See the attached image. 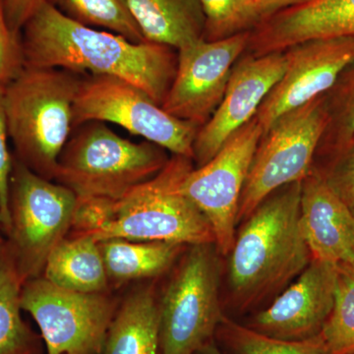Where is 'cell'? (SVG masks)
<instances>
[{
	"label": "cell",
	"instance_id": "83f0119b",
	"mask_svg": "<svg viewBox=\"0 0 354 354\" xmlns=\"http://www.w3.org/2000/svg\"><path fill=\"white\" fill-rule=\"evenodd\" d=\"M23 68L21 34L11 31L6 19V0H0V86L6 87Z\"/></svg>",
	"mask_w": 354,
	"mask_h": 354
},
{
	"label": "cell",
	"instance_id": "3957f363",
	"mask_svg": "<svg viewBox=\"0 0 354 354\" xmlns=\"http://www.w3.org/2000/svg\"><path fill=\"white\" fill-rule=\"evenodd\" d=\"M301 189L297 181L274 191L235 236L228 279L243 308L285 288L312 259L300 220Z\"/></svg>",
	"mask_w": 354,
	"mask_h": 354
},
{
	"label": "cell",
	"instance_id": "7402d4cb",
	"mask_svg": "<svg viewBox=\"0 0 354 354\" xmlns=\"http://www.w3.org/2000/svg\"><path fill=\"white\" fill-rule=\"evenodd\" d=\"M22 286L8 244L0 241V354H38V337L21 315Z\"/></svg>",
	"mask_w": 354,
	"mask_h": 354
},
{
	"label": "cell",
	"instance_id": "603a6c76",
	"mask_svg": "<svg viewBox=\"0 0 354 354\" xmlns=\"http://www.w3.org/2000/svg\"><path fill=\"white\" fill-rule=\"evenodd\" d=\"M216 334L230 354H330L322 333L302 341H286L223 316Z\"/></svg>",
	"mask_w": 354,
	"mask_h": 354
},
{
	"label": "cell",
	"instance_id": "e0dca14e",
	"mask_svg": "<svg viewBox=\"0 0 354 354\" xmlns=\"http://www.w3.org/2000/svg\"><path fill=\"white\" fill-rule=\"evenodd\" d=\"M354 37V0H309L268 16L251 37L260 55L311 39Z\"/></svg>",
	"mask_w": 354,
	"mask_h": 354
},
{
	"label": "cell",
	"instance_id": "4dcf8cb0",
	"mask_svg": "<svg viewBox=\"0 0 354 354\" xmlns=\"http://www.w3.org/2000/svg\"><path fill=\"white\" fill-rule=\"evenodd\" d=\"M323 176L333 189L354 181V139L344 152L337 156L330 171Z\"/></svg>",
	"mask_w": 354,
	"mask_h": 354
},
{
	"label": "cell",
	"instance_id": "f546056e",
	"mask_svg": "<svg viewBox=\"0 0 354 354\" xmlns=\"http://www.w3.org/2000/svg\"><path fill=\"white\" fill-rule=\"evenodd\" d=\"M44 2L50 0H6V19L11 31L21 34L27 21Z\"/></svg>",
	"mask_w": 354,
	"mask_h": 354
},
{
	"label": "cell",
	"instance_id": "9a60e30c",
	"mask_svg": "<svg viewBox=\"0 0 354 354\" xmlns=\"http://www.w3.org/2000/svg\"><path fill=\"white\" fill-rule=\"evenodd\" d=\"M339 265L311 259L295 283L254 317L251 329L286 341L321 334L334 308Z\"/></svg>",
	"mask_w": 354,
	"mask_h": 354
},
{
	"label": "cell",
	"instance_id": "8d00e7d4",
	"mask_svg": "<svg viewBox=\"0 0 354 354\" xmlns=\"http://www.w3.org/2000/svg\"></svg>",
	"mask_w": 354,
	"mask_h": 354
},
{
	"label": "cell",
	"instance_id": "f1b7e54d",
	"mask_svg": "<svg viewBox=\"0 0 354 354\" xmlns=\"http://www.w3.org/2000/svg\"><path fill=\"white\" fill-rule=\"evenodd\" d=\"M3 91V86H0V225L7 234L10 228L9 185L13 167V158L11 157L7 145L9 135L4 109Z\"/></svg>",
	"mask_w": 354,
	"mask_h": 354
},
{
	"label": "cell",
	"instance_id": "52a82bcc",
	"mask_svg": "<svg viewBox=\"0 0 354 354\" xmlns=\"http://www.w3.org/2000/svg\"><path fill=\"white\" fill-rule=\"evenodd\" d=\"M215 243L191 245L158 304L162 354H197L223 320Z\"/></svg>",
	"mask_w": 354,
	"mask_h": 354
},
{
	"label": "cell",
	"instance_id": "6da1fadb",
	"mask_svg": "<svg viewBox=\"0 0 354 354\" xmlns=\"http://www.w3.org/2000/svg\"><path fill=\"white\" fill-rule=\"evenodd\" d=\"M24 67L59 68L79 74L118 77L162 106L177 66L171 48L135 44L70 19L44 2L21 31Z\"/></svg>",
	"mask_w": 354,
	"mask_h": 354
},
{
	"label": "cell",
	"instance_id": "7a4b0ae2",
	"mask_svg": "<svg viewBox=\"0 0 354 354\" xmlns=\"http://www.w3.org/2000/svg\"><path fill=\"white\" fill-rule=\"evenodd\" d=\"M192 158L174 155L145 183L118 200L78 197L72 227L97 242L111 239L180 245L215 243L204 214L183 194Z\"/></svg>",
	"mask_w": 354,
	"mask_h": 354
},
{
	"label": "cell",
	"instance_id": "d4e9b609",
	"mask_svg": "<svg viewBox=\"0 0 354 354\" xmlns=\"http://www.w3.org/2000/svg\"><path fill=\"white\" fill-rule=\"evenodd\" d=\"M205 15L204 39L218 41L260 24L262 14L254 0H199Z\"/></svg>",
	"mask_w": 354,
	"mask_h": 354
},
{
	"label": "cell",
	"instance_id": "8992f818",
	"mask_svg": "<svg viewBox=\"0 0 354 354\" xmlns=\"http://www.w3.org/2000/svg\"><path fill=\"white\" fill-rule=\"evenodd\" d=\"M78 197L13 158L9 185V249L23 283L39 278L51 251L73 223Z\"/></svg>",
	"mask_w": 354,
	"mask_h": 354
},
{
	"label": "cell",
	"instance_id": "44dd1931",
	"mask_svg": "<svg viewBox=\"0 0 354 354\" xmlns=\"http://www.w3.org/2000/svg\"><path fill=\"white\" fill-rule=\"evenodd\" d=\"M109 279L118 283L152 278L167 271L183 245L111 239L99 242Z\"/></svg>",
	"mask_w": 354,
	"mask_h": 354
},
{
	"label": "cell",
	"instance_id": "484cf974",
	"mask_svg": "<svg viewBox=\"0 0 354 354\" xmlns=\"http://www.w3.org/2000/svg\"><path fill=\"white\" fill-rule=\"evenodd\" d=\"M339 269L334 308L322 335L330 354H354V278Z\"/></svg>",
	"mask_w": 354,
	"mask_h": 354
},
{
	"label": "cell",
	"instance_id": "d6a6232c",
	"mask_svg": "<svg viewBox=\"0 0 354 354\" xmlns=\"http://www.w3.org/2000/svg\"><path fill=\"white\" fill-rule=\"evenodd\" d=\"M337 194L341 197L342 201L346 205L351 213L354 216V181L344 184L334 189Z\"/></svg>",
	"mask_w": 354,
	"mask_h": 354
},
{
	"label": "cell",
	"instance_id": "cb8c5ba5",
	"mask_svg": "<svg viewBox=\"0 0 354 354\" xmlns=\"http://www.w3.org/2000/svg\"><path fill=\"white\" fill-rule=\"evenodd\" d=\"M60 12L88 27H100L135 44L145 43L127 0H50Z\"/></svg>",
	"mask_w": 354,
	"mask_h": 354
},
{
	"label": "cell",
	"instance_id": "4316f807",
	"mask_svg": "<svg viewBox=\"0 0 354 354\" xmlns=\"http://www.w3.org/2000/svg\"><path fill=\"white\" fill-rule=\"evenodd\" d=\"M326 97L329 122L324 135L330 134L337 156L354 139V62L339 75ZM323 135V136H324Z\"/></svg>",
	"mask_w": 354,
	"mask_h": 354
},
{
	"label": "cell",
	"instance_id": "5bb4252c",
	"mask_svg": "<svg viewBox=\"0 0 354 354\" xmlns=\"http://www.w3.org/2000/svg\"><path fill=\"white\" fill-rule=\"evenodd\" d=\"M286 68L283 51L247 57L234 67L220 104L200 128L193 144L192 158L197 167L209 162L237 130L255 118Z\"/></svg>",
	"mask_w": 354,
	"mask_h": 354
},
{
	"label": "cell",
	"instance_id": "ba28073f",
	"mask_svg": "<svg viewBox=\"0 0 354 354\" xmlns=\"http://www.w3.org/2000/svg\"><path fill=\"white\" fill-rule=\"evenodd\" d=\"M328 122L323 95L286 113L263 134L242 190L237 223L274 191L308 176Z\"/></svg>",
	"mask_w": 354,
	"mask_h": 354
},
{
	"label": "cell",
	"instance_id": "ffe728a7",
	"mask_svg": "<svg viewBox=\"0 0 354 354\" xmlns=\"http://www.w3.org/2000/svg\"><path fill=\"white\" fill-rule=\"evenodd\" d=\"M102 354H162L158 304L150 288L134 291L116 310Z\"/></svg>",
	"mask_w": 354,
	"mask_h": 354
},
{
	"label": "cell",
	"instance_id": "d6986e66",
	"mask_svg": "<svg viewBox=\"0 0 354 354\" xmlns=\"http://www.w3.org/2000/svg\"><path fill=\"white\" fill-rule=\"evenodd\" d=\"M44 278L53 285L83 293H104L108 274L99 242L88 234L62 239L51 251Z\"/></svg>",
	"mask_w": 354,
	"mask_h": 354
},
{
	"label": "cell",
	"instance_id": "2e32d148",
	"mask_svg": "<svg viewBox=\"0 0 354 354\" xmlns=\"http://www.w3.org/2000/svg\"><path fill=\"white\" fill-rule=\"evenodd\" d=\"M300 220L312 259L354 264V216L322 174L302 180Z\"/></svg>",
	"mask_w": 354,
	"mask_h": 354
},
{
	"label": "cell",
	"instance_id": "9c48e42d",
	"mask_svg": "<svg viewBox=\"0 0 354 354\" xmlns=\"http://www.w3.org/2000/svg\"><path fill=\"white\" fill-rule=\"evenodd\" d=\"M90 121L111 122L174 155L193 158L199 125L167 113L145 91L109 75L85 74L73 106V129Z\"/></svg>",
	"mask_w": 354,
	"mask_h": 354
},
{
	"label": "cell",
	"instance_id": "1f68e13d",
	"mask_svg": "<svg viewBox=\"0 0 354 354\" xmlns=\"http://www.w3.org/2000/svg\"><path fill=\"white\" fill-rule=\"evenodd\" d=\"M254 1L262 14L263 19L285 8V0H254Z\"/></svg>",
	"mask_w": 354,
	"mask_h": 354
},
{
	"label": "cell",
	"instance_id": "5b68a950",
	"mask_svg": "<svg viewBox=\"0 0 354 354\" xmlns=\"http://www.w3.org/2000/svg\"><path fill=\"white\" fill-rule=\"evenodd\" d=\"M151 142L133 143L101 121L74 128L58 158L55 178L77 197L118 200L155 176L167 162Z\"/></svg>",
	"mask_w": 354,
	"mask_h": 354
},
{
	"label": "cell",
	"instance_id": "836d02e7",
	"mask_svg": "<svg viewBox=\"0 0 354 354\" xmlns=\"http://www.w3.org/2000/svg\"><path fill=\"white\" fill-rule=\"evenodd\" d=\"M197 354H223L221 353L220 348H218V344L215 342V339H212L211 342H209L208 344H205L204 346L199 351H198Z\"/></svg>",
	"mask_w": 354,
	"mask_h": 354
},
{
	"label": "cell",
	"instance_id": "e575fe53",
	"mask_svg": "<svg viewBox=\"0 0 354 354\" xmlns=\"http://www.w3.org/2000/svg\"><path fill=\"white\" fill-rule=\"evenodd\" d=\"M307 1H309V0H285V8H288V7L290 6H297V4L304 3V2Z\"/></svg>",
	"mask_w": 354,
	"mask_h": 354
},
{
	"label": "cell",
	"instance_id": "30bf717a",
	"mask_svg": "<svg viewBox=\"0 0 354 354\" xmlns=\"http://www.w3.org/2000/svg\"><path fill=\"white\" fill-rule=\"evenodd\" d=\"M21 307L38 324L46 354H102L118 310L104 292L64 290L44 277L23 283Z\"/></svg>",
	"mask_w": 354,
	"mask_h": 354
},
{
	"label": "cell",
	"instance_id": "277c9868",
	"mask_svg": "<svg viewBox=\"0 0 354 354\" xmlns=\"http://www.w3.org/2000/svg\"><path fill=\"white\" fill-rule=\"evenodd\" d=\"M85 74L24 67L3 91L9 138L21 162L53 180L73 131V106Z\"/></svg>",
	"mask_w": 354,
	"mask_h": 354
},
{
	"label": "cell",
	"instance_id": "d590c367",
	"mask_svg": "<svg viewBox=\"0 0 354 354\" xmlns=\"http://www.w3.org/2000/svg\"><path fill=\"white\" fill-rule=\"evenodd\" d=\"M342 269L346 270L354 278V264L353 265H339Z\"/></svg>",
	"mask_w": 354,
	"mask_h": 354
},
{
	"label": "cell",
	"instance_id": "7c38bea8",
	"mask_svg": "<svg viewBox=\"0 0 354 354\" xmlns=\"http://www.w3.org/2000/svg\"><path fill=\"white\" fill-rule=\"evenodd\" d=\"M249 41L250 32H244L218 41L198 39L178 50L176 75L162 108L202 127L220 104L235 60Z\"/></svg>",
	"mask_w": 354,
	"mask_h": 354
},
{
	"label": "cell",
	"instance_id": "4fadbf2b",
	"mask_svg": "<svg viewBox=\"0 0 354 354\" xmlns=\"http://www.w3.org/2000/svg\"><path fill=\"white\" fill-rule=\"evenodd\" d=\"M286 50L285 74L256 114L264 134L279 118L332 88L354 62V37L311 39Z\"/></svg>",
	"mask_w": 354,
	"mask_h": 354
},
{
	"label": "cell",
	"instance_id": "ac0fdd59",
	"mask_svg": "<svg viewBox=\"0 0 354 354\" xmlns=\"http://www.w3.org/2000/svg\"><path fill=\"white\" fill-rule=\"evenodd\" d=\"M144 39L180 50L204 39L205 15L199 0H127Z\"/></svg>",
	"mask_w": 354,
	"mask_h": 354
},
{
	"label": "cell",
	"instance_id": "8fae6325",
	"mask_svg": "<svg viewBox=\"0 0 354 354\" xmlns=\"http://www.w3.org/2000/svg\"><path fill=\"white\" fill-rule=\"evenodd\" d=\"M263 134L255 116L209 162L190 171L181 185L183 194L208 220L221 255H227L234 247L242 190Z\"/></svg>",
	"mask_w": 354,
	"mask_h": 354
}]
</instances>
